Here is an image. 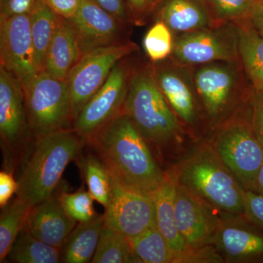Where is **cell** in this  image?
Here are the masks:
<instances>
[{"instance_id":"7c38bea8","label":"cell","mask_w":263,"mask_h":263,"mask_svg":"<svg viewBox=\"0 0 263 263\" xmlns=\"http://www.w3.org/2000/svg\"><path fill=\"white\" fill-rule=\"evenodd\" d=\"M238 61L199 65L193 72L195 91L208 117H219L236 96L240 84Z\"/></svg>"},{"instance_id":"e0dca14e","label":"cell","mask_w":263,"mask_h":263,"mask_svg":"<svg viewBox=\"0 0 263 263\" xmlns=\"http://www.w3.org/2000/svg\"><path fill=\"white\" fill-rule=\"evenodd\" d=\"M76 223L55 194L31 208L24 229L45 243L61 249Z\"/></svg>"},{"instance_id":"4316f807","label":"cell","mask_w":263,"mask_h":263,"mask_svg":"<svg viewBox=\"0 0 263 263\" xmlns=\"http://www.w3.org/2000/svg\"><path fill=\"white\" fill-rule=\"evenodd\" d=\"M30 205L16 197L3 208L0 216V262L8 257L12 246L19 233L25 228Z\"/></svg>"},{"instance_id":"9c48e42d","label":"cell","mask_w":263,"mask_h":263,"mask_svg":"<svg viewBox=\"0 0 263 263\" xmlns=\"http://www.w3.org/2000/svg\"><path fill=\"white\" fill-rule=\"evenodd\" d=\"M0 62L22 84L24 91L41 72L38 67L29 15L0 20Z\"/></svg>"},{"instance_id":"3957f363","label":"cell","mask_w":263,"mask_h":263,"mask_svg":"<svg viewBox=\"0 0 263 263\" xmlns=\"http://www.w3.org/2000/svg\"><path fill=\"white\" fill-rule=\"evenodd\" d=\"M202 201L224 212L243 214V189L212 146H202L172 174Z\"/></svg>"},{"instance_id":"ab89813d","label":"cell","mask_w":263,"mask_h":263,"mask_svg":"<svg viewBox=\"0 0 263 263\" xmlns=\"http://www.w3.org/2000/svg\"><path fill=\"white\" fill-rule=\"evenodd\" d=\"M250 25L263 37V0L256 2L248 18Z\"/></svg>"},{"instance_id":"f35d334b","label":"cell","mask_w":263,"mask_h":263,"mask_svg":"<svg viewBox=\"0 0 263 263\" xmlns=\"http://www.w3.org/2000/svg\"><path fill=\"white\" fill-rule=\"evenodd\" d=\"M128 10L130 14L132 20L136 22H141L155 6L157 0H124Z\"/></svg>"},{"instance_id":"1f68e13d","label":"cell","mask_w":263,"mask_h":263,"mask_svg":"<svg viewBox=\"0 0 263 263\" xmlns=\"http://www.w3.org/2000/svg\"><path fill=\"white\" fill-rule=\"evenodd\" d=\"M216 22H238L248 18L255 0H207Z\"/></svg>"},{"instance_id":"8fae6325","label":"cell","mask_w":263,"mask_h":263,"mask_svg":"<svg viewBox=\"0 0 263 263\" xmlns=\"http://www.w3.org/2000/svg\"><path fill=\"white\" fill-rule=\"evenodd\" d=\"M105 209V226L128 238H135L157 224L155 203L151 194L129 187L114 179L111 197Z\"/></svg>"},{"instance_id":"d6a6232c","label":"cell","mask_w":263,"mask_h":263,"mask_svg":"<svg viewBox=\"0 0 263 263\" xmlns=\"http://www.w3.org/2000/svg\"><path fill=\"white\" fill-rule=\"evenodd\" d=\"M43 0H0V20L19 15H30Z\"/></svg>"},{"instance_id":"ba28073f","label":"cell","mask_w":263,"mask_h":263,"mask_svg":"<svg viewBox=\"0 0 263 263\" xmlns=\"http://www.w3.org/2000/svg\"><path fill=\"white\" fill-rule=\"evenodd\" d=\"M172 53L176 61L183 66L238 61L239 54L236 26L224 23L181 34L175 40Z\"/></svg>"},{"instance_id":"d590c367","label":"cell","mask_w":263,"mask_h":263,"mask_svg":"<svg viewBox=\"0 0 263 263\" xmlns=\"http://www.w3.org/2000/svg\"><path fill=\"white\" fill-rule=\"evenodd\" d=\"M97 4L113 15L124 26L132 22L130 14L124 0H94Z\"/></svg>"},{"instance_id":"8992f818","label":"cell","mask_w":263,"mask_h":263,"mask_svg":"<svg viewBox=\"0 0 263 263\" xmlns=\"http://www.w3.org/2000/svg\"><path fill=\"white\" fill-rule=\"evenodd\" d=\"M136 50L134 43H121L95 48L81 57L67 79L72 123L105 84L114 67Z\"/></svg>"},{"instance_id":"d6986e66","label":"cell","mask_w":263,"mask_h":263,"mask_svg":"<svg viewBox=\"0 0 263 263\" xmlns=\"http://www.w3.org/2000/svg\"><path fill=\"white\" fill-rule=\"evenodd\" d=\"M159 17L171 32L180 34L216 25L207 0H165Z\"/></svg>"},{"instance_id":"9a60e30c","label":"cell","mask_w":263,"mask_h":263,"mask_svg":"<svg viewBox=\"0 0 263 263\" xmlns=\"http://www.w3.org/2000/svg\"><path fill=\"white\" fill-rule=\"evenodd\" d=\"M29 127L23 88L18 79L0 67V134L13 152L20 146Z\"/></svg>"},{"instance_id":"484cf974","label":"cell","mask_w":263,"mask_h":263,"mask_svg":"<svg viewBox=\"0 0 263 263\" xmlns=\"http://www.w3.org/2000/svg\"><path fill=\"white\" fill-rule=\"evenodd\" d=\"M29 16L31 34L36 60L40 70L42 72L48 48L56 32L60 16L52 11L43 2Z\"/></svg>"},{"instance_id":"f1b7e54d","label":"cell","mask_w":263,"mask_h":263,"mask_svg":"<svg viewBox=\"0 0 263 263\" xmlns=\"http://www.w3.org/2000/svg\"><path fill=\"white\" fill-rule=\"evenodd\" d=\"M81 172L91 196L103 205L108 206L111 197L113 178L99 157L89 155L79 160Z\"/></svg>"},{"instance_id":"7a4b0ae2","label":"cell","mask_w":263,"mask_h":263,"mask_svg":"<svg viewBox=\"0 0 263 263\" xmlns=\"http://www.w3.org/2000/svg\"><path fill=\"white\" fill-rule=\"evenodd\" d=\"M85 142L73 128L38 137L19 178L17 197L32 207L55 195L64 171L79 158Z\"/></svg>"},{"instance_id":"277c9868","label":"cell","mask_w":263,"mask_h":263,"mask_svg":"<svg viewBox=\"0 0 263 263\" xmlns=\"http://www.w3.org/2000/svg\"><path fill=\"white\" fill-rule=\"evenodd\" d=\"M122 110L147 141L162 145L179 136L177 117L150 67H139L131 72Z\"/></svg>"},{"instance_id":"30bf717a","label":"cell","mask_w":263,"mask_h":263,"mask_svg":"<svg viewBox=\"0 0 263 263\" xmlns=\"http://www.w3.org/2000/svg\"><path fill=\"white\" fill-rule=\"evenodd\" d=\"M123 60L114 67L105 84L84 105L72 123V128L86 142L122 111L131 74Z\"/></svg>"},{"instance_id":"603a6c76","label":"cell","mask_w":263,"mask_h":263,"mask_svg":"<svg viewBox=\"0 0 263 263\" xmlns=\"http://www.w3.org/2000/svg\"><path fill=\"white\" fill-rule=\"evenodd\" d=\"M214 241L230 259H245L263 254V237L238 227L221 226Z\"/></svg>"},{"instance_id":"5bb4252c","label":"cell","mask_w":263,"mask_h":263,"mask_svg":"<svg viewBox=\"0 0 263 263\" xmlns=\"http://www.w3.org/2000/svg\"><path fill=\"white\" fill-rule=\"evenodd\" d=\"M68 21L75 30L82 56L95 48L123 43L125 26L94 0H82L75 16Z\"/></svg>"},{"instance_id":"4dcf8cb0","label":"cell","mask_w":263,"mask_h":263,"mask_svg":"<svg viewBox=\"0 0 263 263\" xmlns=\"http://www.w3.org/2000/svg\"><path fill=\"white\" fill-rule=\"evenodd\" d=\"M60 200L65 212L76 222L91 220L97 215L94 209L95 199L89 191L80 189L75 193H63Z\"/></svg>"},{"instance_id":"ac0fdd59","label":"cell","mask_w":263,"mask_h":263,"mask_svg":"<svg viewBox=\"0 0 263 263\" xmlns=\"http://www.w3.org/2000/svg\"><path fill=\"white\" fill-rule=\"evenodd\" d=\"M159 87L176 117L187 124L196 119L195 85L186 71L179 67L163 66L153 69Z\"/></svg>"},{"instance_id":"60d3db41","label":"cell","mask_w":263,"mask_h":263,"mask_svg":"<svg viewBox=\"0 0 263 263\" xmlns=\"http://www.w3.org/2000/svg\"><path fill=\"white\" fill-rule=\"evenodd\" d=\"M252 191L263 195V162L260 169H259L258 174H257V179H256Z\"/></svg>"},{"instance_id":"2e32d148","label":"cell","mask_w":263,"mask_h":263,"mask_svg":"<svg viewBox=\"0 0 263 263\" xmlns=\"http://www.w3.org/2000/svg\"><path fill=\"white\" fill-rule=\"evenodd\" d=\"M175 191L174 176L166 174L163 183L151 193L155 203L156 224L170 247L179 256V262H204L206 260L205 251L190 248L178 230L175 216Z\"/></svg>"},{"instance_id":"e575fe53","label":"cell","mask_w":263,"mask_h":263,"mask_svg":"<svg viewBox=\"0 0 263 263\" xmlns=\"http://www.w3.org/2000/svg\"><path fill=\"white\" fill-rule=\"evenodd\" d=\"M43 2L59 16L69 20L75 16L82 0H43Z\"/></svg>"},{"instance_id":"6da1fadb","label":"cell","mask_w":263,"mask_h":263,"mask_svg":"<svg viewBox=\"0 0 263 263\" xmlns=\"http://www.w3.org/2000/svg\"><path fill=\"white\" fill-rule=\"evenodd\" d=\"M86 142L123 185L151 194L165 179L146 140L122 110Z\"/></svg>"},{"instance_id":"b9f144b4","label":"cell","mask_w":263,"mask_h":263,"mask_svg":"<svg viewBox=\"0 0 263 263\" xmlns=\"http://www.w3.org/2000/svg\"><path fill=\"white\" fill-rule=\"evenodd\" d=\"M256 2L259 1V0H255Z\"/></svg>"},{"instance_id":"74e56055","label":"cell","mask_w":263,"mask_h":263,"mask_svg":"<svg viewBox=\"0 0 263 263\" xmlns=\"http://www.w3.org/2000/svg\"><path fill=\"white\" fill-rule=\"evenodd\" d=\"M18 189V181H15L13 174L9 171L0 172V207L3 209L10 201Z\"/></svg>"},{"instance_id":"f546056e","label":"cell","mask_w":263,"mask_h":263,"mask_svg":"<svg viewBox=\"0 0 263 263\" xmlns=\"http://www.w3.org/2000/svg\"><path fill=\"white\" fill-rule=\"evenodd\" d=\"M172 32L159 19L145 34L143 45L147 56L152 62H161L173 53L174 41Z\"/></svg>"},{"instance_id":"52a82bcc","label":"cell","mask_w":263,"mask_h":263,"mask_svg":"<svg viewBox=\"0 0 263 263\" xmlns=\"http://www.w3.org/2000/svg\"><path fill=\"white\" fill-rule=\"evenodd\" d=\"M213 148L243 190L252 191L263 162V147L251 123H230L218 133Z\"/></svg>"},{"instance_id":"8d00e7d4","label":"cell","mask_w":263,"mask_h":263,"mask_svg":"<svg viewBox=\"0 0 263 263\" xmlns=\"http://www.w3.org/2000/svg\"><path fill=\"white\" fill-rule=\"evenodd\" d=\"M252 129L260 144L263 147V92L255 91L252 103Z\"/></svg>"},{"instance_id":"83f0119b","label":"cell","mask_w":263,"mask_h":263,"mask_svg":"<svg viewBox=\"0 0 263 263\" xmlns=\"http://www.w3.org/2000/svg\"><path fill=\"white\" fill-rule=\"evenodd\" d=\"M129 238L117 230L104 226L92 263H125L138 262Z\"/></svg>"},{"instance_id":"4fadbf2b","label":"cell","mask_w":263,"mask_h":263,"mask_svg":"<svg viewBox=\"0 0 263 263\" xmlns=\"http://www.w3.org/2000/svg\"><path fill=\"white\" fill-rule=\"evenodd\" d=\"M207 205L209 204L176 181V226L190 248H203L215 240L220 223L208 211Z\"/></svg>"},{"instance_id":"836d02e7","label":"cell","mask_w":263,"mask_h":263,"mask_svg":"<svg viewBox=\"0 0 263 263\" xmlns=\"http://www.w3.org/2000/svg\"><path fill=\"white\" fill-rule=\"evenodd\" d=\"M243 214L249 221L263 229V195L243 190Z\"/></svg>"},{"instance_id":"7402d4cb","label":"cell","mask_w":263,"mask_h":263,"mask_svg":"<svg viewBox=\"0 0 263 263\" xmlns=\"http://www.w3.org/2000/svg\"><path fill=\"white\" fill-rule=\"evenodd\" d=\"M239 60L255 91L263 92V37L248 23L235 22Z\"/></svg>"},{"instance_id":"d4e9b609","label":"cell","mask_w":263,"mask_h":263,"mask_svg":"<svg viewBox=\"0 0 263 263\" xmlns=\"http://www.w3.org/2000/svg\"><path fill=\"white\" fill-rule=\"evenodd\" d=\"M129 240L135 255L141 262H179V256L170 247L157 224Z\"/></svg>"},{"instance_id":"44dd1931","label":"cell","mask_w":263,"mask_h":263,"mask_svg":"<svg viewBox=\"0 0 263 263\" xmlns=\"http://www.w3.org/2000/svg\"><path fill=\"white\" fill-rule=\"evenodd\" d=\"M104 226V215L98 214L91 220L79 222L60 249L62 262L87 263L91 261Z\"/></svg>"},{"instance_id":"5b68a950","label":"cell","mask_w":263,"mask_h":263,"mask_svg":"<svg viewBox=\"0 0 263 263\" xmlns=\"http://www.w3.org/2000/svg\"><path fill=\"white\" fill-rule=\"evenodd\" d=\"M24 94L29 128L37 138L70 129L72 119L67 80L42 71Z\"/></svg>"},{"instance_id":"cb8c5ba5","label":"cell","mask_w":263,"mask_h":263,"mask_svg":"<svg viewBox=\"0 0 263 263\" xmlns=\"http://www.w3.org/2000/svg\"><path fill=\"white\" fill-rule=\"evenodd\" d=\"M8 259L17 263L62 262L60 249L45 243L28 230H22L12 246Z\"/></svg>"},{"instance_id":"ffe728a7","label":"cell","mask_w":263,"mask_h":263,"mask_svg":"<svg viewBox=\"0 0 263 263\" xmlns=\"http://www.w3.org/2000/svg\"><path fill=\"white\" fill-rule=\"evenodd\" d=\"M82 57L75 30L67 19L60 17L46 56L43 71L67 80L70 71Z\"/></svg>"}]
</instances>
